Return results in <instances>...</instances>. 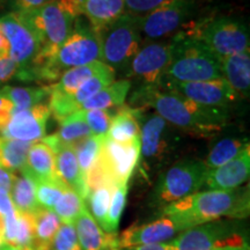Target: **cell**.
Instances as JSON below:
<instances>
[{"mask_svg":"<svg viewBox=\"0 0 250 250\" xmlns=\"http://www.w3.org/2000/svg\"><path fill=\"white\" fill-rule=\"evenodd\" d=\"M130 103L136 109L151 107L174 127L198 136L220 132L230 118L228 109L199 104L160 87H136Z\"/></svg>","mask_w":250,"mask_h":250,"instance_id":"cell-1","label":"cell"},{"mask_svg":"<svg viewBox=\"0 0 250 250\" xmlns=\"http://www.w3.org/2000/svg\"><path fill=\"white\" fill-rule=\"evenodd\" d=\"M250 213L249 187L233 190H205L173 203L160 214L169 215L181 232L218 219L246 220Z\"/></svg>","mask_w":250,"mask_h":250,"instance_id":"cell-2","label":"cell"},{"mask_svg":"<svg viewBox=\"0 0 250 250\" xmlns=\"http://www.w3.org/2000/svg\"><path fill=\"white\" fill-rule=\"evenodd\" d=\"M101 33L81 15L62 45L56 50L41 49L37 62L40 83H55L66 70L101 62Z\"/></svg>","mask_w":250,"mask_h":250,"instance_id":"cell-3","label":"cell"},{"mask_svg":"<svg viewBox=\"0 0 250 250\" xmlns=\"http://www.w3.org/2000/svg\"><path fill=\"white\" fill-rule=\"evenodd\" d=\"M173 39V52L161 81L195 83L224 79L221 59L188 31H179Z\"/></svg>","mask_w":250,"mask_h":250,"instance_id":"cell-4","label":"cell"},{"mask_svg":"<svg viewBox=\"0 0 250 250\" xmlns=\"http://www.w3.org/2000/svg\"><path fill=\"white\" fill-rule=\"evenodd\" d=\"M169 245L174 250H250L249 228L240 219H218L184 230Z\"/></svg>","mask_w":250,"mask_h":250,"instance_id":"cell-5","label":"cell"},{"mask_svg":"<svg viewBox=\"0 0 250 250\" xmlns=\"http://www.w3.org/2000/svg\"><path fill=\"white\" fill-rule=\"evenodd\" d=\"M13 14L33 31L42 48L50 49L65 42L81 17L77 0H52L40 8Z\"/></svg>","mask_w":250,"mask_h":250,"instance_id":"cell-6","label":"cell"},{"mask_svg":"<svg viewBox=\"0 0 250 250\" xmlns=\"http://www.w3.org/2000/svg\"><path fill=\"white\" fill-rule=\"evenodd\" d=\"M186 31L204 43L220 59L249 50V27L241 18L220 15L204 19Z\"/></svg>","mask_w":250,"mask_h":250,"instance_id":"cell-7","label":"cell"},{"mask_svg":"<svg viewBox=\"0 0 250 250\" xmlns=\"http://www.w3.org/2000/svg\"><path fill=\"white\" fill-rule=\"evenodd\" d=\"M208 167L204 161L184 159L164 171L153 188L151 204L159 210L198 192L204 184Z\"/></svg>","mask_w":250,"mask_h":250,"instance_id":"cell-8","label":"cell"},{"mask_svg":"<svg viewBox=\"0 0 250 250\" xmlns=\"http://www.w3.org/2000/svg\"><path fill=\"white\" fill-rule=\"evenodd\" d=\"M138 17L125 13L101 31V62L114 71L126 72L142 46Z\"/></svg>","mask_w":250,"mask_h":250,"instance_id":"cell-9","label":"cell"},{"mask_svg":"<svg viewBox=\"0 0 250 250\" xmlns=\"http://www.w3.org/2000/svg\"><path fill=\"white\" fill-rule=\"evenodd\" d=\"M195 13V0H168L145 15L138 17L140 33L147 41L165 40L179 33Z\"/></svg>","mask_w":250,"mask_h":250,"instance_id":"cell-10","label":"cell"},{"mask_svg":"<svg viewBox=\"0 0 250 250\" xmlns=\"http://www.w3.org/2000/svg\"><path fill=\"white\" fill-rule=\"evenodd\" d=\"M173 52V39L149 41L140 46L127 67L126 74L137 87H159Z\"/></svg>","mask_w":250,"mask_h":250,"instance_id":"cell-11","label":"cell"},{"mask_svg":"<svg viewBox=\"0 0 250 250\" xmlns=\"http://www.w3.org/2000/svg\"><path fill=\"white\" fill-rule=\"evenodd\" d=\"M140 158L148 167L158 165L176 145V127L165 121L156 112L139 114Z\"/></svg>","mask_w":250,"mask_h":250,"instance_id":"cell-12","label":"cell"},{"mask_svg":"<svg viewBox=\"0 0 250 250\" xmlns=\"http://www.w3.org/2000/svg\"><path fill=\"white\" fill-rule=\"evenodd\" d=\"M139 160L140 138L123 144L104 137L99 161L105 179L112 188L129 184Z\"/></svg>","mask_w":250,"mask_h":250,"instance_id":"cell-13","label":"cell"},{"mask_svg":"<svg viewBox=\"0 0 250 250\" xmlns=\"http://www.w3.org/2000/svg\"><path fill=\"white\" fill-rule=\"evenodd\" d=\"M159 87L208 107L228 109L239 102L241 98L225 79L195 83L161 81Z\"/></svg>","mask_w":250,"mask_h":250,"instance_id":"cell-14","label":"cell"},{"mask_svg":"<svg viewBox=\"0 0 250 250\" xmlns=\"http://www.w3.org/2000/svg\"><path fill=\"white\" fill-rule=\"evenodd\" d=\"M0 30L8 42L9 58L19 67L17 74L27 70L42 49L39 40L13 13L0 18Z\"/></svg>","mask_w":250,"mask_h":250,"instance_id":"cell-15","label":"cell"},{"mask_svg":"<svg viewBox=\"0 0 250 250\" xmlns=\"http://www.w3.org/2000/svg\"><path fill=\"white\" fill-rule=\"evenodd\" d=\"M180 227L169 215L160 217L151 223L131 226L123 233L117 234L116 242L112 250H121L131 247L167 243L181 234Z\"/></svg>","mask_w":250,"mask_h":250,"instance_id":"cell-16","label":"cell"},{"mask_svg":"<svg viewBox=\"0 0 250 250\" xmlns=\"http://www.w3.org/2000/svg\"><path fill=\"white\" fill-rule=\"evenodd\" d=\"M51 112L46 103L24 110L13 111L7 125L0 131V137L20 142L35 143L46 134V125Z\"/></svg>","mask_w":250,"mask_h":250,"instance_id":"cell-17","label":"cell"},{"mask_svg":"<svg viewBox=\"0 0 250 250\" xmlns=\"http://www.w3.org/2000/svg\"><path fill=\"white\" fill-rule=\"evenodd\" d=\"M250 146L236 158L220 167L208 169L203 188L206 190H233L240 188L249 179Z\"/></svg>","mask_w":250,"mask_h":250,"instance_id":"cell-18","label":"cell"},{"mask_svg":"<svg viewBox=\"0 0 250 250\" xmlns=\"http://www.w3.org/2000/svg\"><path fill=\"white\" fill-rule=\"evenodd\" d=\"M44 142V140H43ZM54 149L56 158V174L65 186L77 192L85 202L88 190L86 181L78 164L73 145H61L56 143H46Z\"/></svg>","mask_w":250,"mask_h":250,"instance_id":"cell-19","label":"cell"},{"mask_svg":"<svg viewBox=\"0 0 250 250\" xmlns=\"http://www.w3.org/2000/svg\"><path fill=\"white\" fill-rule=\"evenodd\" d=\"M74 227L81 250H112L117 234L105 233L94 220L86 205L74 220Z\"/></svg>","mask_w":250,"mask_h":250,"instance_id":"cell-20","label":"cell"},{"mask_svg":"<svg viewBox=\"0 0 250 250\" xmlns=\"http://www.w3.org/2000/svg\"><path fill=\"white\" fill-rule=\"evenodd\" d=\"M79 11L100 33L125 13L124 0H77Z\"/></svg>","mask_w":250,"mask_h":250,"instance_id":"cell-21","label":"cell"},{"mask_svg":"<svg viewBox=\"0 0 250 250\" xmlns=\"http://www.w3.org/2000/svg\"><path fill=\"white\" fill-rule=\"evenodd\" d=\"M20 173L28 175L34 182L58 177L56 174V158L54 149L43 140L31 144L27 155L26 166Z\"/></svg>","mask_w":250,"mask_h":250,"instance_id":"cell-22","label":"cell"},{"mask_svg":"<svg viewBox=\"0 0 250 250\" xmlns=\"http://www.w3.org/2000/svg\"><path fill=\"white\" fill-rule=\"evenodd\" d=\"M224 79L235 92L246 99L250 92V54L239 52L221 59Z\"/></svg>","mask_w":250,"mask_h":250,"instance_id":"cell-23","label":"cell"},{"mask_svg":"<svg viewBox=\"0 0 250 250\" xmlns=\"http://www.w3.org/2000/svg\"><path fill=\"white\" fill-rule=\"evenodd\" d=\"M142 109L122 105L112 115L110 127L105 136L117 143H131L140 138L139 114Z\"/></svg>","mask_w":250,"mask_h":250,"instance_id":"cell-24","label":"cell"},{"mask_svg":"<svg viewBox=\"0 0 250 250\" xmlns=\"http://www.w3.org/2000/svg\"><path fill=\"white\" fill-rule=\"evenodd\" d=\"M5 243L31 250L34 243V218L33 214L22 213L15 210L4 218Z\"/></svg>","mask_w":250,"mask_h":250,"instance_id":"cell-25","label":"cell"},{"mask_svg":"<svg viewBox=\"0 0 250 250\" xmlns=\"http://www.w3.org/2000/svg\"><path fill=\"white\" fill-rule=\"evenodd\" d=\"M108 67L102 62H94L83 66L66 70L55 83L50 85V95L68 96L73 94L89 78Z\"/></svg>","mask_w":250,"mask_h":250,"instance_id":"cell-26","label":"cell"},{"mask_svg":"<svg viewBox=\"0 0 250 250\" xmlns=\"http://www.w3.org/2000/svg\"><path fill=\"white\" fill-rule=\"evenodd\" d=\"M131 87H132V81L127 79L112 83L83 102L79 110H90V109L108 110L111 108H120L124 105Z\"/></svg>","mask_w":250,"mask_h":250,"instance_id":"cell-27","label":"cell"},{"mask_svg":"<svg viewBox=\"0 0 250 250\" xmlns=\"http://www.w3.org/2000/svg\"><path fill=\"white\" fill-rule=\"evenodd\" d=\"M34 243L31 250H50L52 240L61 227L62 220L52 210L40 208L33 213Z\"/></svg>","mask_w":250,"mask_h":250,"instance_id":"cell-28","label":"cell"},{"mask_svg":"<svg viewBox=\"0 0 250 250\" xmlns=\"http://www.w3.org/2000/svg\"><path fill=\"white\" fill-rule=\"evenodd\" d=\"M61 127L51 136H45L42 140L46 143H56L61 145H76L83 139L92 136L89 127L81 117L80 112L76 111L62 121Z\"/></svg>","mask_w":250,"mask_h":250,"instance_id":"cell-29","label":"cell"},{"mask_svg":"<svg viewBox=\"0 0 250 250\" xmlns=\"http://www.w3.org/2000/svg\"><path fill=\"white\" fill-rule=\"evenodd\" d=\"M1 92L13 104V111L41 104L50 95L49 86H2Z\"/></svg>","mask_w":250,"mask_h":250,"instance_id":"cell-30","label":"cell"},{"mask_svg":"<svg viewBox=\"0 0 250 250\" xmlns=\"http://www.w3.org/2000/svg\"><path fill=\"white\" fill-rule=\"evenodd\" d=\"M9 197L18 212L33 214L40 208L36 201L35 182L23 173L15 175L14 182L9 190Z\"/></svg>","mask_w":250,"mask_h":250,"instance_id":"cell-31","label":"cell"},{"mask_svg":"<svg viewBox=\"0 0 250 250\" xmlns=\"http://www.w3.org/2000/svg\"><path fill=\"white\" fill-rule=\"evenodd\" d=\"M248 146V138H235V137L221 138L212 146L204 164L208 169H214L233 160Z\"/></svg>","mask_w":250,"mask_h":250,"instance_id":"cell-32","label":"cell"},{"mask_svg":"<svg viewBox=\"0 0 250 250\" xmlns=\"http://www.w3.org/2000/svg\"><path fill=\"white\" fill-rule=\"evenodd\" d=\"M31 144L0 137V167L11 173H20L26 166Z\"/></svg>","mask_w":250,"mask_h":250,"instance_id":"cell-33","label":"cell"},{"mask_svg":"<svg viewBox=\"0 0 250 250\" xmlns=\"http://www.w3.org/2000/svg\"><path fill=\"white\" fill-rule=\"evenodd\" d=\"M114 190L110 187L98 188L89 191L85 199L87 210L104 232L107 229V214Z\"/></svg>","mask_w":250,"mask_h":250,"instance_id":"cell-34","label":"cell"},{"mask_svg":"<svg viewBox=\"0 0 250 250\" xmlns=\"http://www.w3.org/2000/svg\"><path fill=\"white\" fill-rule=\"evenodd\" d=\"M104 137L105 136H90L88 138L83 139L81 142L77 143L74 145V151H76L78 164H79L80 170L83 173V177H86V174L88 173L92 166L98 160Z\"/></svg>","mask_w":250,"mask_h":250,"instance_id":"cell-35","label":"cell"},{"mask_svg":"<svg viewBox=\"0 0 250 250\" xmlns=\"http://www.w3.org/2000/svg\"><path fill=\"white\" fill-rule=\"evenodd\" d=\"M36 201L40 208L54 210L62 193L68 187L62 182L59 177L52 180L36 181Z\"/></svg>","mask_w":250,"mask_h":250,"instance_id":"cell-36","label":"cell"},{"mask_svg":"<svg viewBox=\"0 0 250 250\" xmlns=\"http://www.w3.org/2000/svg\"><path fill=\"white\" fill-rule=\"evenodd\" d=\"M83 206H85L83 199L77 192H74L73 190L67 188L61 198H59V201L55 205L52 211L58 215L62 223L74 224V220L79 215Z\"/></svg>","mask_w":250,"mask_h":250,"instance_id":"cell-37","label":"cell"},{"mask_svg":"<svg viewBox=\"0 0 250 250\" xmlns=\"http://www.w3.org/2000/svg\"><path fill=\"white\" fill-rule=\"evenodd\" d=\"M127 191H129V184L117 187L112 191L107 214V229H105V232L109 234H117L122 214L126 204Z\"/></svg>","mask_w":250,"mask_h":250,"instance_id":"cell-38","label":"cell"},{"mask_svg":"<svg viewBox=\"0 0 250 250\" xmlns=\"http://www.w3.org/2000/svg\"><path fill=\"white\" fill-rule=\"evenodd\" d=\"M81 117L89 127L92 136L103 137L108 132L110 127L112 112L101 109H90V110H78Z\"/></svg>","mask_w":250,"mask_h":250,"instance_id":"cell-39","label":"cell"},{"mask_svg":"<svg viewBox=\"0 0 250 250\" xmlns=\"http://www.w3.org/2000/svg\"><path fill=\"white\" fill-rule=\"evenodd\" d=\"M50 250H81L74 224L62 223L52 240Z\"/></svg>","mask_w":250,"mask_h":250,"instance_id":"cell-40","label":"cell"},{"mask_svg":"<svg viewBox=\"0 0 250 250\" xmlns=\"http://www.w3.org/2000/svg\"><path fill=\"white\" fill-rule=\"evenodd\" d=\"M168 0H124L126 13L142 17Z\"/></svg>","mask_w":250,"mask_h":250,"instance_id":"cell-41","label":"cell"},{"mask_svg":"<svg viewBox=\"0 0 250 250\" xmlns=\"http://www.w3.org/2000/svg\"><path fill=\"white\" fill-rule=\"evenodd\" d=\"M52 0H5L4 6L11 9V13L26 12L42 7Z\"/></svg>","mask_w":250,"mask_h":250,"instance_id":"cell-42","label":"cell"},{"mask_svg":"<svg viewBox=\"0 0 250 250\" xmlns=\"http://www.w3.org/2000/svg\"><path fill=\"white\" fill-rule=\"evenodd\" d=\"M13 114V104L4 95L0 87V131L7 125Z\"/></svg>","mask_w":250,"mask_h":250,"instance_id":"cell-43","label":"cell"},{"mask_svg":"<svg viewBox=\"0 0 250 250\" xmlns=\"http://www.w3.org/2000/svg\"><path fill=\"white\" fill-rule=\"evenodd\" d=\"M14 211L15 208L9 197V192L4 189H0V215L5 218L13 213Z\"/></svg>","mask_w":250,"mask_h":250,"instance_id":"cell-44","label":"cell"},{"mask_svg":"<svg viewBox=\"0 0 250 250\" xmlns=\"http://www.w3.org/2000/svg\"><path fill=\"white\" fill-rule=\"evenodd\" d=\"M121 250H174L173 247L167 243H158V245H148V246H138L131 247V248L121 249Z\"/></svg>","mask_w":250,"mask_h":250,"instance_id":"cell-45","label":"cell"},{"mask_svg":"<svg viewBox=\"0 0 250 250\" xmlns=\"http://www.w3.org/2000/svg\"><path fill=\"white\" fill-rule=\"evenodd\" d=\"M9 48H8V42L4 36V34L0 30V59L9 57Z\"/></svg>","mask_w":250,"mask_h":250,"instance_id":"cell-46","label":"cell"},{"mask_svg":"<svg viewBox=\"0 0 250 250\" xmlns=\"http://www.w3.org/2000/svg\"><path fill=\"white\" fill-rule=\"evenodd\" d=\"M4 233H5L4 218H2V215H0V246H2V245H4V243H5Z\"/></svg>","mask_w":250,"mask_h":250,"instance_id":"cell-47","label":"cell"},{"mask_svg":"<svg viewBox=\"0 0 250 250\" xmlns=\"http://www.w3.org/2000/svg\"><path fill=\"white\" fill-rule=\"evenodd\" d=\"M1 250H29V249H24V248H19V247H14V246H9L4 243L2 245Z\"/></svg>","mask_w":250,"mask_h":250,"instance_id":"cell-48","label":"cell"},{"mask_svg":"<svg viewBox=\"0 0 250 250\" xmlns=\"http://www.w3.org/2000/svg\"><path fill=\"white\" fill-rule=\"evenodd\" d=\"M4 83V81H2V77H1V73H0V87H2L1 85Z\"/></svg>","mask_w":250,"mask_h":250,"instance_id":"cell-49","label":"cell"},{"mask_svg":"<svg viewBox=\"0 0 250 250\" xmlns=\"http://www.w3.org/2000/svg\"><path fill=\"white\" fill-rule=\"evenodd\" d=\"M4 2H5V0H0V5L4 6Z\"/></svg>","mask_w":250,"mask_h":250,"instance_id":"cell-50","label":"cell"},{"mask_svg":"<svg viewBox=\"0 0 250 250\" xmlns=\"http://www.w3.org/2000/svg\"><path fill=\"white\" fill-rule=\"evenodd\" d=\"M1 248H2V246H0V250H1Z\"/></svg>","mask_w":250,"mask_h":250,"instance_id":"cell-51","label":"cell"}]
</instances>
